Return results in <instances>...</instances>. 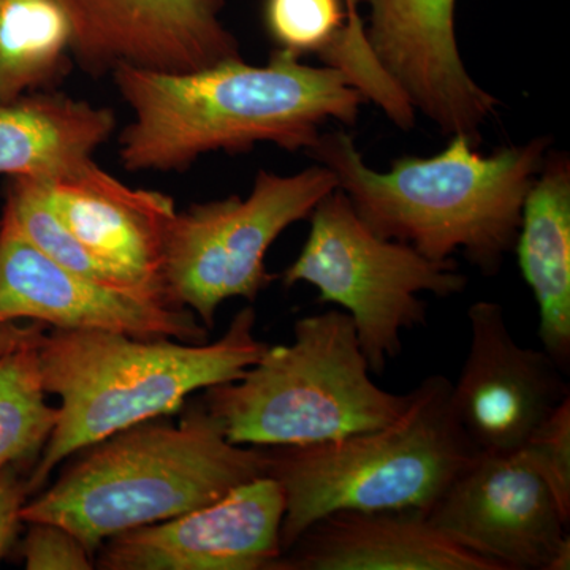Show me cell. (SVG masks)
<instances>
[{"label":"cell","instance_id":"6da1fadb","mask_svg":"<svg viewBox=\"0 0 570 570\" xmlns=\"http://www.w3.org/2000/svg\"><path fill=\"white\" fill-rule=\"evenodd\" d=\"M111 77L134 116L119 137V160L132 174L183 171L204 154L257 142L307 153L326 121L352 126L366 102L344 71L281 48L264 66L243 58L186 73L118 66Z\"/></svg>","mask_w":570,"mask_h":570},{"label":"cell","instance_id":"7a4b0ae2","mask_svg":"<svg viewBox=\"0 0 570 570\" xmlns=\"http://www.w3.org/2000/svg\"><path fill=\"white\" fill-rule=\"evenodd\" d=\"M463 134L431 157L404 156L389 171L371 168L344 130L322 132L309 154L335 175L337 189L382 238L433 261L463 253L483 275H497L519 235L524 198L542 168L550 138L505 146L490 156Z\"/></svg>","mask_w":570,"mask_h":570},{"label":"cell","instance_id":"3957f363","mask_svg":"<svg viewBox=\"0 0 570 570\" xmlns=\"http://www.w3.org/2000/svg\"><path fill=\"white\" fill-rule=\"evenodd\" d=\"M78 459L32 501L26 523L66 528L96 558L105 540L175 519L268 475V452L232 444L205 404L183 419L146 420L75 453Z\"/></svg>","mask_w":570,"mask_h":570},{"label":"cell","instance_id":"277c9868","mask_svg":"<svg viewBox=\"0 0 570 570\" xmlns=\"http://www.w3.org/2000/svg\"><path fill=\"white\" fill-rule=\"evenodd\" d=\"M257 314L239 311L219 340L190 344L141 340L107 330L55 328L39 341L41 381L61 400L58 425L29 475L43 489L63 460L146 420L186 407L198 390L236 381L268 344L255 337Z\"/></svg>","mask_w":570,"mask_h":570},{"label":"cell","instance_id":"5b68a950","mask_svg":"<svg viewBox=\"0 0 570 570\" xmlns=\"http://www.w3.org/2000/svg\"><path fill=\"white\" fill-rule=\"evenodd\" d=\"M441 374L409 392L400 417L376 430L309 445L266 448L283 489V553L314 521L337 510L428 509L478 455Z\"/></svg>","mask_w":570,"mask_h":570},{"label":"cell","instance_id":"8992f818","mask_svg":"<svg viewBox=\"0 0 570 570\" xmlns=\"http://www.w3.org/2000/svg\"><path fill=\"white\" fill-rule=\"evenodd\" d=\"M344 311L295 322L291 344L266 347L236 381L205 390L204 404L232 444L309 445L389 425L409 393L379 387Z\"/></svg>","mask_w":570,"mask_h":570},{"label":"cell","instance_id":"52a82bcc","mask_svg":"<svg viewBox=\"0 0 570 570\" xmlns=\"http://www.w3.org/2000/svg\"><path fill=\"white\" fill-rule=\"evenodd\" d=\"M309 219L305 246L285 269L283 283L314 285L318 302L343 307L354 321L371 373L382 376L403 352V333L428 324L420 295L461 294L468 277L453 258L433 261L406 243L374 234L337 187Z\"/></svg>","mask_w":570,"mask_h":570},{"label":"cell","instance_id":"ba28073f","mask_svg":"<svg viewBox=\"0 0 570 570\" xmlns=\"http://www.w3.org/2000/svg\"><path fill=\"white\" fill-rule=\"evenodd\" d=\"M336 187L321 164L291 176L258 170L246 198L230 195L176 213L165 247L168 295L213 330L224 302H254L275 281L265 265L269 247Z\"/></svg>","mask_w":570,"mask_h":570},{"label":"cell","instance_id":"9c48e42d","mask_svg":"<svg viewBox=\"0 0 570 570\" xmlns=\"http://www.w3.org/2000/svg\"><path fill=\"white\" fill-rule=\"evenodd\" d=\"M425 517L501 570L570 568V520L519 450L478 452Z\"/></svg>","mask_w":570,"mask_h":570},{"label":"cell","instance_id":"30bf717a","mask_svg":"<svg viewBox=\"0 0 570 570\" xmlns=\"http://www.w3.org/2000/svg\"><path fill=\"white\" fill-rule=\"evenodd\" d=\"M29 318L62 330H107L141 340L208 343L189 307L167 292L116 288L59 265L0 219V324Z\"/></svg>","mask_w":570,"mask_h":570},{"label":"cell","instance_id":"8fae6325","mask_svg":"<svg viewBox=\"0 0 570 570\" xmlns=\"http://www.w3.org/2000/svg\"><path fill=\"white\" fill-rule=\"evenodd\" d=\"M468 321L466 360L450 389L453 414L478 452H515L569 400L566 373L543 348L517 343L498 303H474Z\"/></svg>","mask_w":570,"mask_h":570},{"label":"cell","instance_id":"7c38bea8","mask_svg":"<svg viewBox=\"0 0 570 570\" xmlns=\"http://www.w3.org/2000/svg\"><path fill=\"white\" fill-rule=\"evenodd\" d=\"M284 512L279 482L262 475L204 508L105 540L96 568L275 570Z\"/></svg>","mask_w":570,"mask_h":570},{"label":"cell","instance_id":"4fadbf2b","mask_svg":"<svg viewBox=\"0 0 570 570\" xmlns=\"http://www.w3.org/2000/svg\"><path fill=\"white\" fill-rule=\"evenodd\" d=\"M69 18L70 52L91 75L118 66L186 73L242 58L220 21L224 0H58Z\"/></svg>","mask_w":570,"mask_h":570},{"label":"cell","instance_id":"5bb4252c","mask_svg":"<svg viewBox=\"0 0 570 570\" xmlns=\"http://www.w3.org/2000/svg\"><path fill=\"white\" fill-rule=\"evenodd\" d=\"M367 43L415 111L442 134L478 141L498 100L469 73L456 41V0H366Z\"/></svg>","mask_w":570,"mask_h":570},{"label":"cell","instance_id":"9a60e30c","mask_svg":"<svg viewBox=\"0 0 570 570\" xmlns=\"http://www.w3.org/2000/svg\"><path fill=\"white\" fill-rule=\"evenodd\" d=\"M37 183L56 216L97 261L138 287L167 292L165 247L178 213L170 195L134 189L94 160L55 181Z\"/></svg>","mask_w":570,"mask_h":570},{"label":"cell","instance_id":"2e32d148","mask_svg":"<svg viewBox=\"0 0 570 570\" xmlns=\"http://www.w3.org/2000/svg\"><path fill=\"white\" fill-rule=\"evenodd\" d=\"M275 570H501L419 510H337L314 521Z\"/></svg>","mask_w":570,"mask_h":570},{"label":"cell","instance_id":"e0dca14e","mask_svg":"<svg viewBox=\"0 0 570 570\" xmlns=\"http://www.w3.org/2000/svg\"><path fill=\"white\" fill-rule=\"evenodd\" d=\"M517 255L521 275L539 309L543 351L569 373L570 367V159L547 153L524 198Z\"/></svg>","mask_w":570,"mask_h":570},{"label":"cell","instance_id":"ac0fdd59","mask_svg":"<svg viewBox=\"0 0 570 570\" xmlns=\"http://www.w3.org/2000/svg\"><path fill=\"white\" fill-rule=\"evenodd\" d=\"M110 108L62 94L0 102V175L48 183L77 171L115 132Z\"/></svg>","mask_w":570,"mask_h":570},{"label":"cell","instance_id":"d6986e66","mask_svg":"<svg viewBox=\"0 0 570 570\" xmlns=\"http://www.w3.org/2000/svg\"><path fill=\"white\" fill-rule=\"evenodd\" d=\"M70 40L69 18L58 0H0V102L55 81Z\"/></svg>","mask_w":570,"mask_h":570},{"label":"cell","instance_id":"ffe728a7","mask_svg":"<svg viewBox=\"0 0 570 570\" xmlns=\"http://www.w3.org/2000/svg\"><path fill=\"white\" fill-rule=\"evenodd\" d=\"M39 341L0 355V469L36 460L58 425L59 407L48 404L41 381Z\"/></svg>","mask_w":570,"mask_h":570},{"label":"cell","instance_id":"44dd1931","mask_svg":"<svg viewBox=\"0 0 570 570\" xmlns=\"http://www.w3.org/2000/svg\"><path fill=\"white\" fill-rule=\"evenodd\" d=\"M2 216L9 217L18 232L37 249L78 275L110 287L153 291L129 283L97 261L56 216L45 200L39 183L32 179L13 178L7 189Z\"/></svg>","mask_w":570,"mask_h":570},{"label":"cell","instance_id":"7402d4cb","mask_svg":"<svg viewBox=\"0 0 570 570\" xmlns=\"http://www.w3.org/2000/svg\"><path fill=\"white\" fill-rule=\"evenodd\" d=\"M347 22L344 0H266L265 24L277 48L317 52L321 59L332 50Z\"/></svg>","mask_w":570,"mask_h":570},{"label":"cell","instance_id":"603a6c76","mask_svg":"<svg viewBox=\"0 0 570 570\" xmlns=\"http://www.w3.org/2000/svg\"><path fill=\"white\" fill-rule=\"evenodd\" d=\"M570 520V397L519 449Z\"/></svg>","mask_w":570,"mask_h":570},{"label":"cell","instance_id":"cb8c5ba5","mask_svg":"<svg viewBox=\"0 0 570 570\" xmlns=\"http://www.w3.org/2000/svg\"><path fill=\"white\" fill-rule=\"evenodd\" d=\"M29 527L21 547L28 570H91L96 558L66 528L48 521L26 523Z\"/></svg>","mask_w":570,"mask_h":570},{"label":"cell","instance_id":"d4e9b609","mask_svg":"<svg viewBox=\"0 0 570 570\" xmlns=\"http://www.w3.org/2000/svg\"><path fill=\"white\" fill-rule=\"evenodd\" d=\"M20 464L0 469V561L9 553L11 543L24 521L21 510L31 494L28 480L22 478Z\"/></svg>","mask_w":570,"mask_h":570},{"label":"cell","instance_id":"484cf974","mask_svg":"<svg viewBox=\"0 0 570 570\" xmlns=\"http://www.w3.org/2000/svg\"><path fill=\"white\" fill-rule=\"evenodd\" d=\"M43 335L45 325L39 322L31 321V324H20V321H13L0 324V355L39 341Z\"/></svg>","mask_w":570,"mask_h":570},{"label":"cell","instance_id":"4316f807","mask_svg":"<svg viewBox=\"0 0 570 570\" xmlns=\"http://www.w3.org/2000/svg\"><path fill=\"white\" fill-rule=\"evenodd\" d=\"M358 2L360 0H344L347 9L346 29L351 32L365 31V22H363L358 13Z\"/></svg>","mask_w":570,"mask_h":570}]
</instances>
